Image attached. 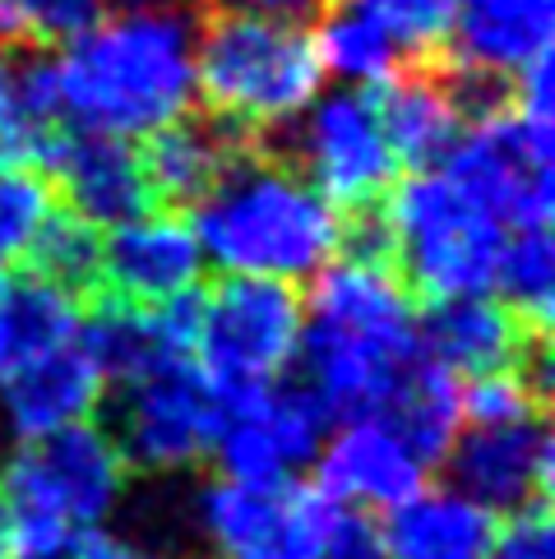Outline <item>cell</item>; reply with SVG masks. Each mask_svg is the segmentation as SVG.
<instances>
[{
    "label": "cell",
    "mask_w": 555,
    "mask_h": 559,
    "mask_svg": "<svg viewBox=\"0 0 555 559\" xmlns=\"http://www.w3.org/2000/svg\"><path fill=\"white\" fill-rule=\"evenodd\" d=\"M56 209V190L37 167L0 163V264L24 259Z\"/></svg>",
    "instance_id": "cell-29"
},
{
    "label": "cell",
    "mask_w": 555,
    "mask_h": 559,
    "mask_svg": "<svg viewBox=\"0 0 555 559\" xmlns=\"http://www.w3.org/2000/svg\"><path fill=\"white\" fill-rule=\"evenodd\" d=\"M79 559H181V555H167V550L144 546V542H126V536H107L97 527V532H84Z\"/></svg>",
    "instance_id": "cell-33"
},
{
    "label": "cell",
    "mask_w": 555,
    "mask_h": 559,
    "mask_svg": "<svg viewBox=\"0 0 555 559\" xmlns=\"http://www.w3.org/2000/svg\"><path fill=\"white\" fill-rule=\"evenodd\" d=\"M315 467H320L315 486L352 513H389L430 476V463L380 412H356L333 421L315 453Z\"/></svg>",
    "instance_id": "cell-13"
},
{
    "label": "cell",
    "mask_w": 555,
    "mask_h": 559,
    "mask_svg": "<svg viewBox=\"0 0 555 559\" xmlns=\"http://www.w3.org/2000/svg\"><path fill=\"white\" fill-rule=\"evenodd\" d=\"M416 356V301L385 254L343 250L310 277L296 361L333 421L370 412Z\"/></svg>",
    "instance_id": "cell-2"
},
{
    "label": "cell",
    "mask_w": 555,
    "mask_h": 559,
    "mask_svg": "<svg viewBox=\"0 0 555 559\" xmlns=\"http://www.w3.org/2000/svg\"><path fill=\"white\" fill-rule=\"evenodd\" d=\"M343 504L310 481H213L194 499V527L213 559H324Z\"/></svg>",
    "instance_id": "cell-9"
},
{
    "label": "cell",
    "mask_w": 555,
    "mask_h": 559,
    "mask_svg": "<svg viewBox=\"0 0 555 559\" xmlns=\"http://www.w3.org/2000/svg\"><path fill=\"white\" fill-rule=\"evenodd\" d=\"M555 0H453V70L500 97L523 70L551 61Z\"/></svg>",
    "instance_id": "cell-17"
},
{
    "label": "cell",
    "mask_w": 555,
    "mask_h": 559,
    "mask_svg": "<svg viewBox=\"0 0 555 559\" xmlns=\"http://www.w3.org/2000/svg\"><path fill=\"white\" fill-rule=\"evenodd\" d=\"M385 246L393 273L426 301L491 296L509 227L486 213L445 167L412 171L385 194Z\"/></svg>",
    "instance_id": "cell-6"
},
{
    "label": "cell",
    "mask_w": 555,
    "mask_h": 559,
    "mask_svg": "<svg viewBox=\"0 0 555 559\" xmlns=\"http://www.w3.org/2000/svg\"><path fill=\"white\" fill-rule=\"evenodd\" d=\"M416 347L430 366L463 384V379L528 366L546 347V333L528 329L495 296H445L416 310Z\"/></svg>",
    "instance_id": "cell-16"
},
{
    "label": "cell",
    "mask_w": 555,
    "mask_h": 559,
    "mask_svg": "<svg viewBox=\"0 0 555 559\" xmlns=\"http://www.w3.org/2000/svg\"><path fill=\"white\" fill-rule=\"evenodd\" d=\"M320 70L333 74L343 88H380L408 61L393 28L362 0H329L320 5V24L310 33Z\"/></svg>",
    "instance_id": "cell-23"
},
{
    "label": "cell",
    "mask_w": 555,
    "mask_h": 559,
    "mask_svg": "<svg viewBox=\"0 0 555 559\" xmlns=\"http://www.w3.org/2000/svg\"><path fill=\"white\" fill-rule=\"evenodd\" d=\"M486 559H555L546 504H528L519 513H505V527H495Z\"/></svg>",
    "instance_id": "cell-31"
},
{
    "label": "cell",
    "mask_w": 555,
    "mask_h": 559,
    "mask_svg": "<svg viewBox=\"0 0 555 559\" xmlns=\"http://www.w3.org/2000/svg\"><path fill=\"white\" fill-rule=\"evenodd\" d=\"M302 347V296L264 277H223L200 292L190 361L204 370L223 403L278 384Z\"/></svg>",
    "instance_id": "cell-8"
},
{
    "label": "cell",
    "mask_w": 555,
    "mask_h": 559,
    "mask_svg": "<svg viewBox=\"0 0 555 559\" xmlns=\"http://www.w3.org/2000/svg\"><path fill=\"white\" fill-rule=\"evenodd\" d=\"M495 301H505L528 329L546 333L551 301H555V250L551 227H519L505 236L500 269H495Z\"/></svg>",
    "instance_id": "cell-26"
},
{
    "label": "cell",
    "mask_w": 555,
    "mask_h": 559,
    "mask_svg": "<svg viewBox=\"0 0 555 559\" xmlns=\"http://www.w3.org/2000/svg\"><path fill=\"white\" fill-rule=\"evenodd\" d=\"M495 513L453 486H422L380 523L385 559H486Z\"/></svg>",
    "instance_id": "cell-21"
},
{
    "label": "cell",
    "mask_w": 555,
    "mask_h": 559,
    "mask_svg": "<svg viewBox=\"0 0 555 559\" xmlns=\"http://www.w3.org/2000/svg\"><path fill=\"white\" fill-rule=\"evenodd\" d=\"M333 430V412L306 384L278 379L269 389H255L223 403L213 457L227 481H287L315 463L324 435Z\"/></svg>",
    "instance_id": "cell-12"
},
{
    "label": "cell",
    "mask_w": 555,
    "mask_h": 559,
    "mask_svg": "<svg viewBox=\"0 0 555 559\" xmlns=\"http://www.w3.org/2000/svg\"><path fill=\"white\" fill-rule=\"evenodd\" d=\"M84 542V536H79ZM79 542L74 546H66V550H47V555H28V559H79Z\"/></svg>",
    "instance_id": "cell-37"
},
{
    "label": "cell",
    "mask_w": 555,
    "mask_h": 559,
    "mask_svg": "<svg viewBox=\"0 0 555 559\" xmlns=\"http://www.w3.org/2000/svg\"><path fill=\"white\" fill-rule=\"evenodd\" d=\"M204 250L190 217L176 209H144L111 227L103 241V292L121 306H167L200 292Z\"/></svg>",
    "instance_id": "cell-15"
},
{
    "label": "cell",
    "mask_w": 555,
    "mask_h": 559,
    "mask_svg": "<svg viewBox=\"0 0 555 559\" xmlns=\"http://www.w3.org/2000/svg\"><path fill=\"white\" fill-rule=\"evenodd\" d=\"M24 259L33 264V277H47V283H56L70 296L103 292V236L61 204L51 209Z\"/></svg>",
    "instance_id": "cell-27"
},
{
    "label": "cell",
    "mask_w": 555,
    "mask_h": 559,
    "mask_svg": "<svg viewBox=\"0 0 555 559\" xmlns=\"http://www.w3.org/2000/svg\"><path fill=\"white\" fill-rule=\"evenodd\" d=\"M116 10H194L200 0H111Z\"/></svg>",
    "instance_id": "cell-35"
},
{
    "label": "cell",
    "mask_w": 555,
    "mask_h": 559,
    "mask_svg": "<svg viewBox=\"0 0 555 559\" xmlns=\"http://www.w3.org/2000/svg\"><path fill=\"white\" fill-rule=\"evenodd\" d=\"M116 449L126 463L153 476H176L213 457L217 426H223V397L204 379V370L181 356L116 389Z\"/></svg>",
    "instance_id": "cell-11"
},
{
    "label": "cell",
    "mask_w": 555,
    "mask_h": 559,
    "mask_svg": "<svg viewBox=\"0 0 555 559\" xmlns=\"http://www.w3.org/2000/svg\"><path fill=\"white\" fill-rule=\"evenodd\" d=\"M84 333V306L47 277L10 283L0 296V379Z\"/></svg>",
    "instance_id": "cell-24"
},
{
    "label": "cell",
    "mask_w": 555,
    "mask_h": 559,
    "mask_svg": "<svg viewBox=\"0 0 555 559\" xmlns=\"http://www.w3.org/2000/svg\"><path fill=\"white\" fill-rule=\"evenodd\" d=\"M103 393L107 379L97 370L84 333H79L66 347L37 356V361L0 379V416H5L14 439H43L66 426L93 421Z\"/></svg>",
    "instance_id": "cell-20"
},
{
    "label": "cell",
    "mask_w": 555,
    "mask_h": 559,
    "mask_svg": "<svg viewBox=\"0 0 555 559\" xmlns=\"http://www.w3.org/2000/svg\"><path fill=\"white\" fill-rule=\"evenodd\" d=\"M370 412H380L385 421L435 467V463H445L453 435L463 426L459 379L445 374L440 366H430L426 356H416V361L403 370L399 384H393Z\"/></svg>",
    "instance_id": "cell-25"
},
{
    "label": "cell",
    "mask_w": 555,
    "mask_h": 559,
    "mask_svg": "<svg viewBox=\"0 0 555 559\" xmlns=\"http://www.w3.org/2000/svg\"><path fill=\"white\" fill-rule=\"evenodd\" d=\"M139 144H144L139 148V163H144L149 194L181 213V209H194L209 194V186L223 176V167L246 148V139H236L217 121L181 116V121L163 126L157 134L139 139Z\"/></svg>",
    "instance_id": "cell-22"
},
{
    "label": "cell",
    "mask_w": 555,
    "mask_h": 559,
    "mask_svg": "<svg viewBox=\"0 0 555 559\" xmlns=\"http://www.w3.org/2000/svg\"><path fill=\"white\" fill-rule=\"evenodd\" d=\"M445 467H449V486L468 499H477L495 518L519 513L528 504H546V490H551L546 416L459 426L445 453Z\"/></svg>",
    "instance_id": "cell-14"
},
{
    "label": "cell",
    "mask_w": 555,
    "mask_h": 559,
    "mask_svg": "<svg viewBox=\"0 0 555 559\" xmlns=\"http://www.w3.org/2000/svg\"><path fill=\"white\" fill-rule=\"evenodd\" d=\"M56 97L70 130L111 139L157 134L194 111V14L111 10L79 43L51 56Z\"/></svg>",
    "instance_id": "cell-1"
},
{
    "label": "cell",
    "mask_w": 555,
    "mask_h": 559,
    "mask_svg": "<svg viewBox=\"0 0 555 559\" xmlns=\"http://www.w3.org/2000/svg\"><path fill=\"white\" fill-rule=\"evenodd\" d=\"M292 153L287 163L306 176L339 213H370L399 181L393 153L375 88H333L287 126Z\"/></svg>",
    "instance_id": "cell-10"
},
{
    "label": "cell",
    "mask_w": 555,
    "mask_h": 559,
    "mask_svg": "<svg viewBox=\"0 0 555 559\" xmlns=\"http://www.w3.org/2000/svg\"><path fill=\"white\" fill-rule=\"evenodd\" d=\"M393 28L408 61H445L453 33V0H362Z\"/></svg>",
    "instance_id": "cell-30"
},
{
    "label": "cell",
    "mask_w": 555,
    "mask_h": 559,
    "mask_svg": "<svg viewBox=\"0 0 555 559\" xmlns=\"http://www.w3.org/2000/svg\"><path fill=\"white\" fill-rule=\"evenodd\" d=\"M0 559H14V527H10V504L0 495Z\"/></svg>",
    "instance_id": "cell-36"
},
{
    "label": "cell",
    "mask_w": 555,
    "mask_h": 559,
    "mask_svg": "<svg viewBox=\"0 0 555 559\" xmlns=\"http://www.w3.org/2000/svg\"><path fill=\"white\" fill-rule=\"evenodd\" d=\"M324 88L302 19L217 5L194 19V97L246 144L283 134Z\"/></svg>",
    "instance_id": "cell-4"
},
{
    "label": "cell",
    "mask_w": 555,
    "mask_h": 559,
    "mask_svg": "<svg viewBox=\"0 0 555 559\" xmlns=\"http://www.w3.org/2000/svg\"><path fill=\"white\" fill-rule=\"evenodd\" d=\"M227 10H255V14H283V19H306L324 5V0H217Z\"/></svg>",
    "instance_id": "cell-34"
},
{
    "label": "cell",
    "mask_w": 555,
    "mask_h": 559,
    "mask_svg": "<svg viewBox=\"0 0 555 559\" xmlns=\"http://www.w3.org/2000/svg\"><path fill=\"white\" fill-rule=\"evenodd\" d=\"M130 463L111 430L79 421L43 439H19L5 457L0 495L10 504L14 559L74 546L121 509Z\"/></svg>",
    "instance_id": "cell-5"
},
{
    "label": "cell",
    "mask_w": 555,
    "mask_h": 559,
    "mask_svg": "<svg viewBox=\"0 0 555 559\" xmlns=\"http://www.w3.org/2000/svg\"><path fill=\"white\" fill-rule=\"evenodd\" d=\"M209 264L227 277L306 283L343 254L347 217L283 153L246 144L190 217Z\"/></svg>",
    "instance_id": "cell-3"
},
{
    "label": "cell",
    "mask_w": 555,
    "mask_h": 559,
    "mask_svg": "<svg viewBox=\"0 0 555 559\" xmlns=\"http://www.w3.org/2000/svg\"><path fill=\"white\" fill-rule=\"evenodd\" d=\"M111 14V0H0V47L61 51Z\"/></svg>",
    "instance_id": "cell-28"
},
{
    "label": "cell",
    "mask_w": 555,
    "mask_h": 559,
    "mask_svg": "<svg viewBox=\"0 0 555 559\" xmlns=\"http://www.w3.org/2000/svg\"><path fill=\"white\" fill-rule=\"evenodd\" d=\"M375 103H380V121L393 153H399V167L408 171L440 167L472 116L463 79L445 70V61L403 66L389 84L375 88Z\"/></svg>",
    "instance_id": "cell-19"
},
{
    "label": "cell",
    "mask_w": 555,
    "mask_h": 559,
    "mask_svg": "<svg viewBox=\"0 0 555 559\" xmlns=\"http://www.w3.org/2000/svg\"><path fill=\"white\" fill-rule=\"evenodd\" d=\"M551 134V61L523 70L505 97L468 116L445 171L509 231L546 227L555 204Z\"/></svg>",
    "instance_id": "cell-7"
},
{
    "label": "cell",
    "mask_w": 555,
    "mask_h": 559,
    "mask_svg": "<svg viewBox=\"0 0 555 559\" xmlns=\"http://www.w3.org/2000/svg\"><path fill=\"white\" fill-rule=\"evenodd\" d=\"M324 559H385V542H380V527L370 523L366 513H343L339 532L324 550Z\"/></svg>",
    "instance_id": "cell-32"
},
{
    "label": "cell",
    "mask_w": 555,
    "mask_h": 559,
    "mask_svg": "<svg viewBox=\"0 0 555 559\" xmlns=\"http://www.w3.org/2000/svg\"><path fill=\"white\" fill-rule=\"evenodd\" d=\"M5 287H10V277H5V264H0V296H5Z\"/></svg>",
    "instance_id": "cell-38"
},
{
    "label": "cell",
    "mask_w": 555,
    "mask_h": 559,
    "mask_svg": "<svg viewBox=\"0 0 555 559\" xmlns=\"http://www.w3.org/2000/svg\"><path fill=\"white\" fill-rule=\"evenodd\" d=\"M43 176L51 190H61L66 209L84 217L88 227H121L144 209H153V194L144 181V163L130 139L66 130L43 157Z\"/></svg>",
    "instance_id": "cell-18"
}]
</instances>
